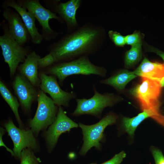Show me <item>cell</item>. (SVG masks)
<instances>
[{
	"instance_id": "15",
	"label": "cell",
	"mask_w": 164,
	"mask_h": 164,
	"mask_svg": "<svg viewBox=\"0 0 164 164\" xmlns=\"http://www.w3.org/2000/svg\"><path fill=\"white\" fill-rule=\"evenodd\" d=\"M54 2L53 8L55 11L66 22L69 33L78 28V23L76 18L77 10L80 5V0H70L65 3H58Z\"/></svg>"
},
{
	"instance_id": "17",
	"label": "cell",
	"mask_w": 164,
	"mask_h": 164,
	"mask_svg": "<svg viewBox=\"0 0 164 164\" xmlns=\"http://www.w3.org/2000/svg\"><path fill=\"white\" fill-rule=\"evenodd\" d=\"M133 72L137 76L160 81L164 77V64L152 62L145 57Z\"/></svg>"
},
{
	"instance_id": "18",
	"label": "cell",
	"mask_w": 164,
	"mask_h": 164,
	"mask_svg": "<svg viewBox=\"0 0 164 164\" xmlns=\"http://www.w3.org/2000/svg\"><path fill=\"white\" fill-rule=\"evenodd\" d=\"M137 77L133 72L122 70L106 79L101 80L99 82L110 85L116 90L121 91L124 89L129 82Z\"/></svg>"
},
{
	"instance_id": "7",
	"label": "cell",
	"mask_w": 164,
	"mask_h": 164,
	"mask_svg": "<svg viewBox=\"0 0 164 164\" xmlns=\"http://www.w3.org/2000/svg\"><path fill=\"white\" fill-rule=\"evenodd\" d=\"M37 100L38 106L36 111L29 122L31 129L36 135L54 122L58 110L52 98L41 90L38 92Z\"/></svg>"
},
{
	"instance_id": "25",
	"label": "cell",
	"mask_w": 164,
	"mask_h": 164,
	"mask_svg": "<svg viewBox=\"0 0 164 164\" xmlns=\"http://www.w3.org/2000/svg\"><path fill=\"white\" fill-rule=\"evenodd\" d=\"M126 44L131 46L141 42V36L140 33L135 32L125 36Z\"/></svg>"
},
{
	"instance_id": "29",
	"label": "cell",
	"mask_w": 164,
	"mask_h": 164,
	"mask_svg": "<svg viewBox=\"0 0 164 164\" xmlns=\"http://www.w3.org/2000/svg\"><path fill=\"white\" fill-rule=\"evenodd\" d=\"M148 50L156 53L157 55L162 58L164 62V52L153 47H149L148 49Z\"/></svg>"
},
{
	"instance_id": "24",
	"label": "cell",
	"mask_w": 164,
	"mask_h": 164,
	"mask_svg": "<svg viewBox=\"0 0 164 164\" xmlns=\"http://www.w3.org/2000/svg\"><path fill=\"white\" fill-rule=\"evenodd\" d=\"M56 63L55 60L53 56L49 53L45 56L40 58L38 61V67L43 68L51 66Z\"/></svg>"
},
{
	"instance_id": "23",
	"label": "cell",
	"mask_w": 164,
	"mask_h": 164,
	"mask_svg": "<svg viewBox=\"0 0 164 164\" xmlns=\"http://www.w3.org/2000/svg\"><path fill=\"white\" fill-rule=\"evenodd\" d=\"M108 34L111 39L116 46H122L126 44L125 36L112 30L109 31Z\"/></svg>"
},
{
	"instance_id": "14",
	"label": "cell",
	"mask_w": 164,
	"mask_h": 164,
	"mask_svg": "<svg viewBox=\"0 0 164 164\" xmlns=\"http://www.w3.org/2000/svg\"><path fill=\"white\" fill-rule=\"evenodd\" d=\"M3 8H12L19 14L25 24L31 37L32 42L35 44H40L43 39L38 32L35 24L36 18L26 9L14 0H6L3 4Z\"/></svg>"
},
{
	"instance_id": "8",
	"label": "cell",
	"mask_w": 164,
	"mask_h": 164,
	"mask_svg": "<svg viewBox=\"0 0 164 164\" xmlns=\"http://www.w3.org/2000/svg\"><path fill=\"white\" fill-rule=\"evenodd\" d=\"M17 2L29 12L38 20L42 27L43 39L50 40L55 38L57 33L54 31L49 24V21L52 19L63 21L56 14L43 6L38 0H17Z\"/></svg>"
},
{
	"instance_id": "22",
	"label": "cell",
	"mask_w": 164,
	"mask_h": 164,
	"mask_svg": "<svg viewBox=\"0 0 164 164\" xmlns=\"http://www.w3.org/2000/svg\"><path fill=\"white\" fill-rule=\"evenodd\" d=\"M20 160V164H39L41 162L40 158L34 155L33 151L28 148L22 151Z\"/></svg>"
},
{
	"instance_id": "10",
	"label": "cell",
	"mask_w": 164,
	"mask_h": 164,
	"mask_svg": "<svg viewBox=\"0 0 164 164\" xmlns=\"http://www.w3.org/2000/svg\"><path fill=\"white\" fill-rule=\"evenodd\" d=\"M39 76L40 90L49 94L58 106L67 107L72 99L77 98V94L75 93L67 92L61 88L55 76L48 75L43 72L39 73Z\"/></svg>"
},
{
	"instance_id": "1",
	"label": "cell",
	"mask_w": 164,
	"mask_h": 164,
	"mask_svg": "<svg viewBox=\"0 0 164 164\" xmlns=\"http://www.w3.org/2000/svg\"><path fill=\"white\" fill-rule=\"evenodd\" d=\"M104 34L100 26L86 23L50 45L48 47L49 53L53 56L56 63L94 55L101 47Z\"/></svg>"
},
{
	"instance_id": "28",
	"label": "cell",
	"mask_w": 164,
	"mask_h": 164,
	"mask_svg": "<svg viewBox=\"0 0 164 164\" xmlns=\"http://www.w3.org/2000/svg\"><path fill=\"white\" fill-rule=\"evenodd\" d=\"M5 130L3 128L1 127L0 129V146H3L6 149V150L9 152L12 155V156H15L14 152L13 151L10 149L5 144L3 141L2 140V136L5 133Z\"/></svg>"
},
{
	"instance_id": "19",
	"label": "cell",
	"mask_w": 164,
	"mask_h": 164,
	"mask_svg": "<svg viewBox=\"0 0 164 164\" xmlns=\"http://www.w3.org/2000/svg\"><path fill=\"white\" fill-rule=\"evenodd\" d=\"M149 117L155 119L156 118L155 115L152 112L144 111L132 118L123 117L122 120V125L126 132L130 136H132L139 124L145 119Z\"/></svg>"
},
{
	"instance_id": "9",
	"label": "cell",
	"mask_w": 164,
	"mask_h": 164,
	"mask_svg": "<svg viewBox=\"0 0 164 164\" xmlns=\"http://www.w3.org/2000/svg\"><path fill=\"white\" fill-rule=\"evenodd\" d=\"M4 127L13 142L14 156L20 159L22 151L26 148L30 149L33 151L37 150V142L31 129H24L17 128L11 119L5 123Z\"/></svg>"
},
{
	"instance_id": "16",
	"label": "cell",
	"mask_w": 164,
	"mask_h": 164,
	"mask_svg": "<svg viewBox=\"0 0 164 164\" xmlns=\"http://www.w3.org/2000/svg\"><path fill=\"white\" fill-rule=\"evenodd\" d=\"M41 56L35 51L30 52L24 62L18 67L21 73L35 87L39 86L40 80L38 73V61Z\"/></svg>"
},
{
	"instance_id": "12",
	"label": "cell",
	"mask_w": 164,
	"mask_h": 164,
	"mask_svg": "<svg viewBox=\"0 0 164 164\" xmlns=\"http://www.w3.org/2000/svg\"><path fill=\"white\" fill-rule=\"evenodd\" d=\"M3 8L2 15L7 21L10 34L20 45L23 46L31 37L21 16L10 8Z\"/></svg>"
},
{
	"instance_id": "5",
	"label": "cell",
	"mask_w": 164,
	"mask_h": 164,
	"mask_svg": "<svg viewBox=\"0 0 164 164\" xmlns=\"http://www.w3.org/2000/svg\"><path fill=\"white\" fill-rule=\"evenodd\" d=\"M2 25L4 33L0 36V46L4 61L8 65L11 76L14 75L21 63H23L29 53V48L20 45L10 34L7 24Z\"/></svg>"
},
{
	"instance_id": "2",
	"label": "cell",
	"mask_w": 164,
	"mask_h": 164,
	"mask_svg": "<svg viewBox=\"0 0 164 164\" xmlns=\"http://www.w3.org/2000/svg\"><path fill=\"white\" fill-rule=\"evenodd\" d=\"M47 71L48 73L57 77L61 84L67 77L71 75L93 74L104 77L106 73L104 67L93 64L88 56L53 64L48 69Z\"/></svg>"
},
{
	"instance_id": "6",
	"label": "cell",
	"mask_w": 164,
	"mask_h": 164,
	"mask_svg": "<svg viewBox=\"0 0 164 164\" xmlns=\"http://www.w3.org/2000/svg\"><path fill=\"white\" fill-rule=\"evenodd\" d=\"M117 118V117L115 114L110 113L94 124L87 125L79 123V126L82 130L84 141L79 154L82 156L85 155L94 147L100 150L101 142L103 139L104 129L108 126L115 124Z\"/></svg>"
},
{
	"instance_id": "20",
	"label": "cell",
	"mask_w": 164,
	"mask_h": 164,
	"mask_svg": "<svg viewBox=\"0 0 164 164\" xmlns=\"http://www.w3.org/2000/svg\"><path fill=\"white\" fill-rule=\"evenodd\" d=\"M0 92L3 98L13 112L20 128L23 129L22 122L18 112L19 104L17 99L12 94L6 85L2 81H0Z\"/></svg>"
},
{
	"instance_id": "30",
	"label": "cell",
	"mask_w": 164,
	"mask_h": 164,
	"mask_svg": "<svg viewBox=\"0 0 164 164\" xmlns=\"http://www.w3.org/2000/svg\"><path fill=\"white\" fill-rule=\"evenodd\" d=\"M160 84L162 87H164V77L160 81Z\"/></svg>"
},
{
	"instance_id": "11",
	"label": "cell",
	"mask_w": 164,
	"mask_h": 164,
	"mask_svg": "<svg viewBox=\"0 0 164 164\" xmlns=\"http://www.w3.org/2000/svg\"><path fill=\"white\" fill-rule=\"evenodd\" d=\"M79 125L66 114L61 106H59L56 119L50 125L45 135V138L50 150L54 148L60 135L77 128Z\"/></svg>"
},
{
	"instance_id": "26",
	"label": "cell",
	"mask_w": 164,
	"mask_h": 164,
	"mask_svg": "<svg viewBox=\"0 0 164 164\" xmlns=\"http://www.w3.org/2000/svg\"><path fill=\"white\" fill-rule=\"evenodd\" d=\"M126 156V153L122 151L115 154L110 159L101 164H120Z\"/></svg>"
},
{
	"instance_id": "27",
	"label": "cell",
	"mask_w": 164,
	"mask_h": 164,
	"mask_svg": "<svg viewBox=\"0 0 164 164\" xmlns=\"http://www.w3.org/2000/svg\"><path fill=\"white\" fill-rule=\"evenodd\" d=\"M152 152L155 164H164V156L160 150L153 148L152 149Z\"/></svg>"
},
{
	"instance_id": "21",
	"label": "cell",
	"mask_w": 164,
	"mask_h": 164,
	"mask_svg": "<svg viewBox=\"0 0 164 164\" xmlns=\"http://www.w3.org/2000/svg\"><path fill=\"white\" fill-rule=\"evenodd\" d=\"M142 43L132 46L125 55V64L127 67H132L138 63L142 57Z\"/></svg>"
},
{
	"instance_id": "31",
	"label": "cell",
	"mask_w": 164,
	"mask_h": 164,
	"mask_svg": "<svg viewBox=\"0 0 164 164\" xmlns=\"http://www.w3.org/2000/svg\"><path fill=\"white\" fill-rule=\"evenodd\" d=\"M89 164H97L96 163H91Z\"/></svg>"
},
{
	"instance_id": "4",
	"label": "cell",
	"mask_w": 164,
	"mask_h": 164,
	"mask_svg": "<svg viewBox=\"0 0 164 164\" xmlns=\"http://www.w3.org/2000/svg\"><path fill=\"white\" fill-rule=\"evenodd\" d=\"M93 88L94 95L90 98H76V107L71 113L73 116L77 117L84 114L91 115L99 118L104 109L111 107L121 99L113 93L101 94L97 91L95 84Z\"/></svg>"
},
{
	"instance_id": "3",
	"label": "cell",
	"mask_w": 164,
	"mask_h": 164,
	"mask_svg": "<svg viewBox=\"0 0 164 164\" xmlns=\"http://www.w3.org/2000/svg\"><path fill=\"white\" fill-rule=\"evenodd\" d=\"M142 79L141 83L131 90V94L138 100L143 111L152 112L156 116L155 120L161 122L164 116L159 112L162 87L160 81L145 77Z\"/></svg>"
},
{
	"instance_id": "13",
	"label": "cell",
	"mask_w": 164,
	"mask_h": 164,
	"mask_svg": "<svg viewBox=\"0 0 164 164\" xmlns=\"http://www.w3.org/2000/svg\"><path fill=\"white\" fill-rule=\"evenodd\" d=\"M12 86L23 109L26 111H29L32 104L38 97V92L35 87L21 74L15 77Z\"/></svg>"
}]
</instances>
